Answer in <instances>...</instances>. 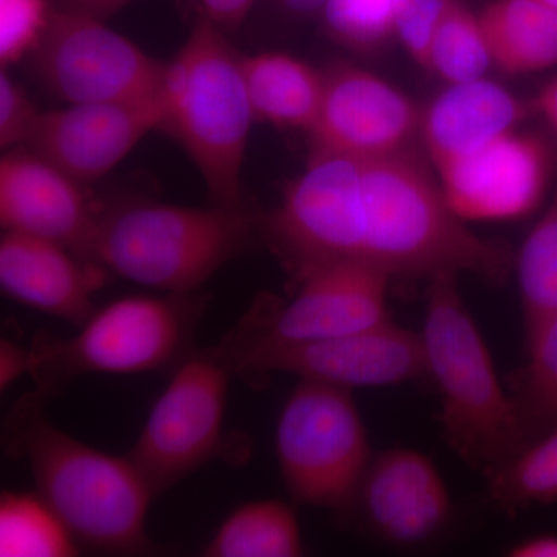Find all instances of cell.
I'll use <instances>...</instances> for the list:
<instances>
[{
    "mask_svg": "<svg viewBox=\"0 0 557 557\" xmlns=\"http://www.w3.org/2000/svg\"><path fill=\"white\" fill-rule=\"evenodd\" d=\"M265 231L295 281L329 263L355 262L391 278L469 273L498 285L515 267L507 245L483 239L458 218L410 149L310 159Z\"/></svg>",
    "mask_w": 557,
    "mask_h": 557,
    "instance_id": "1",
    "label": "cell"
},
{
    "mask_svg": "<svg viewBox=\"0 0 557 557\" xmlns=\"http://www.w3.org/2000/svg\"><path fill=\"white\" fill-rule=\"evenodd\" d=\"M42 392L25 395L3 429L7 449L25 458L38 494L84 547L141 555L153 549L146 516L156 497L127 458L113 457L54 428Z\"/></svg>",
    "mask_w": 557,
    "mask_h": 557,
    "instance_id": "2",
    "label": "cell"
},
{
    "mask_svg": "<svg viewBox=\"0 0 557 557\" xmlns=\"http://www.w3.org/2000/svg\"><path fill=\"white\" fill-rule=\"evenodd\" d=\"M457 277L443 273L429 278L420 333L428 376L442 397L443 435L467 467L487 478L530 438L516 399L502 386L493 355L461 299Z\"/></svg>",
    "mask_w": 557,
    "mask_h": 557,
    "instance_id": "3",
    "label": "cell"
},
{
    "mask_svg": "<svg viewBox=\"0 0 557 557\" xmlns=\"http://www.w3.org/2000/svg\"><path fill=\"white\" fill-rule=\"evenodd\" d=\"M242 54L207 17L196 22L166 64L163 129L178 139L215 205L242 208V171L255 123Z\"/></svg>",
    "mask_w": 557,
    "mask_h": 557,
    "instance_id": "4",
    "label": "cell"
},
{
    "mask_svg": "<svg viewBox=\"0 0 557 557\" xmlns=\"http://www.w3.org/2000/svg\"><path fill=\"white\" fill-rule=\"evenodd\" d=\"M244 208L137 203L101 215L91 260L145 287L186 295L247 247Z\"/></svg>",
    "mask_w": 557,
    "mask_h": 557,
    "instance_id": "5",
    "label": "cell"
},
{
    "mask_svg": "<svg viewBox=\"0 0 557 557\" xmlns=\"http://www.w3.org/2000/svg\"><path fill=\"white\" fill-rule=\"evenodd\" d=\"M203 307L190 293L115 300L95 311L73 338L40 333L30 348L32 379L49 395L87 373L129 375L166 368L188 350Z\"/></svg>",
    "mask_w": 557,
    "mask_h": 557,
    "instance_id": "6",
    "label": "cell"
},
{
    "mask_svg": "<svg viewBox=\"0 0 557 557\" xmlns=\"http://www.w3.org/2000/svg\"><path fill=\"white\" fill-rule=\"evenodd\" d=\"M276 456L293 500L350 512L373 457L350 388L300 380L278 416Z\"/></svg>",
    "mask_w": 557,
    "mask_h": 557,
    "instance_id": "7",
    "label": "cell"
},
{
    "mask_svg": "<svg viewBox=\"0 0 557 557\" xmlns=\"http://www.w3.org/2000/svg\"><path fill=\"white\" fill-rule=\"evenodd\" d=\"M392 278L355 262L319 267L296 281L289 300H259L223 339V355L249 348L338 338L391 321L387 288Z\"/></svg>",
    "mask_w": 557,
    "mask_h": 557,
    "instance_id": "8",
    "label": "cell"
},
{
    "mask_svg": "<svg viewBox=\"0 0 557 557\" xmlns=\"http://www.w3.org/2000/svg\"><path fill=\"white\" fill-rule=\"evenodd\" d=\"M233 375L219 347L183 358L127 454L156 496L218 454Z\"/></svg>",
    "mask_w": 557,
    "mask_h": 557,
    "instance_id": "9",
    "label": "cell"
},
{
    "mask_svg": "<svg viewBox=\"0 0 557 557\" xmlns=\"http://www.w3.org/2000/svg\"><path fill=\"white\" fill-rule=\"evenodd\" d=\"M35 69L65 104L156 97L166 73V64L112 30L106 20L70 9L54 11L35 49Z\"/></svg>",
    "mask_w": 557,
    "mask_h": 557,
    "instance_id": "10",
    "label": "cell"
},
{
    "mask_svg": "<svg viewBox=\"0 0 557 557\" xmlns=\"http://www.w3.org/2000/svg\"><path fill=\"white\" fill-rule=\"evenodd\" d=\"M223 357L236 375L247 379L287 372L300 380L321 381L350 391L398 386L428 376L421 333L401 327L392 319L338 338L256 347Z\"/></svg>",
    "mask_w": 557,
    "mask_h": 557,
    "instance_id": "11",
    "label": "cell"
},
{
    "mask_svg": "<svg viewBox=\"0 0 557 557\" xmlns=\"http://www.w3.org/2000/svg\"><path fill=\"white\" fill-rule=\"evenodd\" d=\"M325 84L313 126L310 159H375L410 149L423 109L394 84L348 62L324 70Z\"/></svg>",
    "mask_w": 557,
    "mask_h": 557,
    "instance_id": "12",
    "label": "cell"
},
{
    "mask_svg": "<svg viewBox=\"0 0 557 557\" xmlns=\"http://www.w3.org/2000/svg\"><path fill=\"white\" fill-rule=\"evenodd\" d=\"M552 150L515 129L435 170L450 209L475 222L518 220L536 211L552 178Z\"/></svg>",
    "mask_w": 557,
    "mask_h": 557,
    "instance_id": "13",
    "label": "cell"
},
{
    "mask_svg": "<svg viewBox=\"0 0 557 557\" xmlns=\"http://www.w3.org/2000/svg\"><path fill=\"white\" fill-rule=\"evenodd\" d=\"M166 116L161 91L141 100L65 104L40 112L27 146L87 186L115 170L150 132L163 129Z\"/></svg>",
    "mask_w": 557,
    "mask_h": 557,
    "instance_id": "14",
    "label": "cell"
},
{
    "mask_svg": "<svg viewBox=\"0 0 557 557\" xmlns=\"http://www.w3.org/2000/svg\"><path fill=\"white\" fill-rule=\"evenodd\" d=\"M350 511L383 544L417 548L445 533L454 505L442 472L426 454L392 448L373 454Z\"/></svg>",
    "mask_w": 557,
    "mask_h": 557,
    "instance_id": "15",
    "label": "cell"
},
{
    "mask_svg": "<svg viewBox=\"0 0 557 557\" xmlns=\"http://www.w3.org/2000/svg\"><path fill=\"white\" fill-rule=\"evenodd\" d=\"M100 219L84 185L35 150L10 149L0 160L3 230L57 242L91 260Z\"/></svg>",
    "mask_w": 557,
    "mask_h": 557,
    "instance_id": "16",
    "label": "cell"
},
{
    "mask_svg": "<svg viewBox=\"0 0 557 557\" xmlns=\"http://www.w3.org/2000/svg\"><path fill=\"white\" fill-rule=\"evenodd\" d=\"M106 270L64 245L5 231L0 239V287L10 299L73 325L95 313Z\"/></svg>",
    "mask_w": 557,
    "mask_h": 557,
    "instance_id": "17",
    "label": "cell"
},
{
    "mask_svg": "<svg viewBox=\"0 0 557 557\" xmlns=\"http://www.w3.org/2000/svg\"><path fill=\"white\" fill-rule=\"evenodd\" d=\"M533 115L531 101L520 100L496 81L480 78L448 84L421 115L420 137L434 170L468 156L500 135L519 129Z\"/></svg>",
    "mask_w": 557,
    "mask_h": 557,
    "instance_id": "18",
    "label": "cell"
},
{
    "mask_svg": "<svg viewBox=\"0 0 557 557\" xmlns=\"http://www.w3.org/2000/svg\"><path fill=\"white\" fill-rule=\"evenodd\" d=\"M240 61L255 120L307 134L321 108L324 70L282 51H260Z\"/></svg>",
    "mask_w": 557,
    "mask_h": 557,
    "instance_id": "19",
    "label": "cell"
},
{
    "mask_svg": "<svg viewBox=\"0 0 557 557\" xmlns=\"http://www.w3.org/2000/svg\"><path fill=\"white\" fill-rule=\"evenodd\" d=\"M494 69L530 75L557 67V11L536 0H494L479 11Z\"/></svg>",
    "mask_w": 557,
    "mask_h": 557,
    "instance_id": "20",
    "label": "cell"
},
{
    "mask_svg": "<svg viewBox=\"0 0 557 557\" xmlns=\"http://www.w3.org/2000/svg\"><path fill=\"white\" fill-rule=\"evenodd\" d=\"M302 533L292 505L282 500L249 502L215 531L201 555L207 557L302 556Z\"/></svg>",
    "mask_w": 557,
    "mask_h": 557,
    "instance_id": "21",
    "label": "cell"
},
{
    "mask_svg": "<svg viewBox=\"0 0 557 557\" xmlns=\"http://www.w3.org/2000/svg\"><path fill=\"white\" fill-rule=\"evenodd\" d=\"M78 552L72 531L39 494L2 493L0 556L72 557Z\"/></svg>",
    "mask_w": 557,
    "mask_h": 557,
    "instance_id": "22",
    "label": "cell"
},
{
    "mask_svg": "<svg viewBox=\"0 0 557 557\" xmlns=\"http://www.w3.org/2000/svg\"><path fill=\"white\" fill-rule=\"evenodd\" d=\"M486 479L491 502L507 515L556 504L557 428L531 440Z\"/></svg>",
    "mask_w": 557,
    "mask_h": 557,
    "instance_id": "23",
    "label": "cell"
},
{
    "mask_svg": "<svg viewBox=\"0 0 557 557\" xmlns=\"http://www.w3.org/2000/svg\"><path fill=\"white\" fill-rule=\"evenodd\" d=\"M494 69L480 14L461 0H450L429 49L428 72L446 84L486 78Z\"/></svg>",
    "mask_w": 557,
    "mask_h": 557,
    "instance_id": "24",
    "label": "cell"
},
{
    "mask_svg": "<svg viewBox=\"0 0 557 557\" xmlns=\"http://www.w3.org/2000/svg\"><path fill=\"white\" fill-rule=\"evenodd\" d=\"M515 267L527 339L557 310V188L548 208L523 242Z\"/></svg>",
    "mask_w": 557,
    "mask_h": 557,
    "instance_id": "25",
    "label": "cell"
},
{
    "mask_svg": "<svg viewBox=\"0 0 557 557\" xmlns=\"http://www.w3.org/2000/svg\"><path fill=\"white\" fill-rule=\"evenodd\" d=\"M528 362L515 392L528 438L557 428V310L527 338Z\"/></svg>",
    "mask_w": 557,
    "mask_h": 557,
    "instance_id": "26",
    "label": "cell"
},
{
    "mask_svg": "<svg viewBox=\"0 0 557 557\" xmlns=\"http://www.w3.org/2000/svg\"><path fill=\"white\" fill-rule=\"evenodd\" d=\"M398 0H327L322 22L330 38L361 53L395 39Z\"/></svg>",
    "mask_w": 557,
    "mask_h": 557,
    "instance_id": "27",
    "label": "cell"
},
{
    "mask_svg": "<svg viewBox=\"0 0 557 557\" xmlns=\"http://www.w3.org/2000/svg\"><path fill=\"white\" fill-rule=\"evenodd\" d=\"M53 13L49 0H0V61L3 67L35 51Z\"/></svg>",
    "mask_w": 557,
    "mask_h": 557,
    "instance_id": "28",
    "label": "cell"
},
{
    "mask_svg": "<svg viewBox=\"0 0 557 557\" xmlns=\"http://www.w3.org/2000/svg\"><path fill=\"white\" fill-rule=\"evenodd\" d=\"M450 0H398L395 39L418 67L428 70L429 49Z\"/></svg>",
    "mask_w": 557,
    "mask_h": 557,
    "instance_id": "29",
    "label": "cell"
},
{
    "mask_svg": "<svg viewBox=\"0 0 557 557\" xmlns=\"http://www.w3.org/2000/svg\"><path fill=\"white\" fill-rule=\"evenodd\" d=\"M40 112L9 73L0 75V146L14 149L27 145Z\"/></svg>",
    "mask_w": 557,
    "mask_h": 557,
    "instance_id": "30",
    "label": "cell"
},
{
    "mask_svg": "<svg viewBox=\"0 0 557 557\" xmlns=\"http://www.w3.org/2000/svg\"><path fill=\"white\" fill-rule=\"evenodd\" d=\"M32 350H25L20 344L11 339H2L0 343V388H7L20 380L25 373H30Z\"/></svg>",
    "mask_w": 557,
    "mask_h": 557,
    "instance_id": "31",
    "label": "cell"
},
{
    "mask_svg": "<svg viewBox=\"0 0 557 557\" xmlns=\"http://www.w3.org/2000/svg\"><path fill=\"white\" fill-rule=\"evenodd\" d=\"M205 16L222 27H237L248 16L256 0H199Z\"/></svg>",
    "mask_w": 557,
    "mask_h": 557,
    "instance_id": "32",
    "label": "cell"
},
{
    "mask_svg": "<svg viewBox=\"0 0 557 557\" xmlns=\"http://www.w3.org/2000/svg\"><path fill=\"white\" fill-rule=\"evenodd\" d=\"M511 557H557V534H537L518 542L509 548Z\"/></svg>",
    "mask_w": 557,
    "mask_h": 557,
    "instance_id": "33",
    "label": "cell"
},
{
    "mask_svg": "<svg viewBox=\"0 0 557 557\" xmlns=\"http://www.w3.org/2000/svg\"><path fill=\"white\" fill-rule=\"evenodd\" d=\"M533 115L541 116L557 135V76L545 84L531 100Z\"/></svg>",
    "mask_w": 557,
    "mask_h": 557,
    "instance_id": "34",
    "label": "cell"
},
{
    "mask_svg": "<svg viewBox=\"0 0 557 557\" xmlns=\"http://www.w3.org/2000/svg\"><path fill=\"white\" fill-rule=\"evenodd\" d=\"M64 2L65 9L83 11L106 20L124 9L131 0H64Z\"/></svg>",
    "mask_w": 557,
    "mask_h": 557,
    "instance_id": "35",
    "label": "cell"
},
{
    "mask_svg": "<svg viewBox=\"0 0 557 557\" xmlns=\"http://www.w3.org/2000/svg\"><path fill=\"white\" fill-rule=\"evenodd\" d=\"M282 7L296 14L321 13L327 0H278Z\"/></svg>",
    "mask_w": 557,
    "mask_h": 557,
    "instance_id": "36",
    "label": "cell"
},
{
    "mask_svg": "<svg viewBox=\"0 0 557 557\" xmlns=\"http://www.w3.org/2000/svg\"><path fill=\"white\" fill-rule=\"evenodd\" d=\"M539 3H544V5L549 7V9L557 11V0H536Z\"/></svg>",
    "mask_w": 557,
    "mask_h": 557,
    "instance_id": "37",
    "label": "cell"
}]
</instances>
